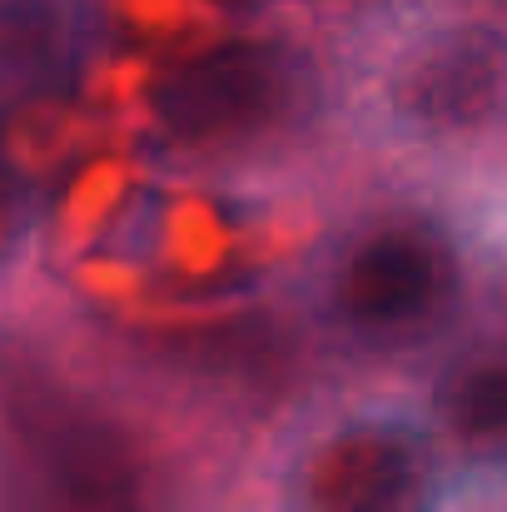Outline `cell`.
Returning a JSON list of instances; mask_svg holds the SVG:
<instances>
[{"label": "cell", "instance_id": "obj_5", "mask_svg": "<svg viewBox=\"0 0 507 512\" xmlns=\"http://www.w3.org/2000/svg\"><path fill=\"white\" fill-rule=\"evenodd\" d=\"M388 115L423 145H468L507 120V30L458 20L423 35L388 75Z\"/></svg>", "mask_w": 507, "mask_h": 512}, {"label": "cell", "instance_id": "obj_6", "mask_svg": "<svg viewBox=\"0 0 507 512\" xmlns=\"http://www.w3.org/2000/svg\"><path fill=\"white\" fill-rule=\"evenodd\" d=\"M428 418L458 468H507V339L453 343L433 368Z\"/></svg>", "mask_w": 507, "mask_h": 512}, {"label": "cell", "instance_id": "obj_4", "mask_svg": "<svg viewBox=\"0 0 507 512\" xmlns=\"http://www.w3.org/2000/svg\"><path fill=\"white\" fill-rule=\"evenodd\" d=\"M448 448L433 418L363 403L314 428L284 463V512H443Z\"/></svg>", "mask_w": 507, "mask_h": 512}, {"label": "cell", "instance_id": "obj_2", "mask_svg": "<svg viewBox=\"0 0 507 512\" xmlns=\"http://www.w3.org/2000/svg\"><path fill=\"white\" fill-rule=\"evenodd\" d=\"M5 512H174V478L155 438L125 413L10 368Z\"/></svg>", "mask_w": 507, "mask_h": 512}, {"label": "cell", "instance_id": "obj_3", "mask_svg": "<svg viewBox=\"0 0 507 512\" xmlns=\"http://www.w3.org/2000/svg\"><path fill=\"white\" fill-rule=\"evenodd\" d=\"M324 105V65L289 35L219 40L169 65L150 90L160 145L204 165H234L294 145L319 125Z\"/></svg>", "mask_w": 507, "mask_h": 512}, {"label": "cell", "instance_id": "obj_8", "mask_svg": "<svg viewBox=\"0 0 507 512\" xmlns=\"http://www.w3.org/2000/svg\"><path fill=\"white\" fill-rule=\"evenodd\" d=\"M155 358H165L169 368L189 373V378H209V383H274L284 378V368L294 363V348L284 339V329L269 314H239V319H219L209 329H189L179 339L155 348Z\"/></svg>", "mask_w": 507, "mask_h": 512}, {"label": "cell", "instance_id": "obj_1", "mask_svg": "<svg viewBox=\"0 0 507 512\" xmlns=\"http://www.w3.org/2000/svg\"><path fill=\"white\" fill-rule=\"evenodd\" d=\"M473 309L458 229L423 204H378L338 229L314 269V324L353 363H413L448 343Z\"/></svg>", "mask_w": 507, "mask_h": 512}, {"label": "cell", "instance_id": "obj_7", "mask_svg": "<svg viewBox=\"0 0 507 512\" xmlns=\"http://www.w3.org/2000/svg\"><path fill=\"white\" fill-rule=\"evenodd\" d=\"M85 65V30L70 0H10L5 10V95L10 110L25 100H55Z\"/></svg>", "mask_w": 507, "mask_h": 512}]
</instances>
